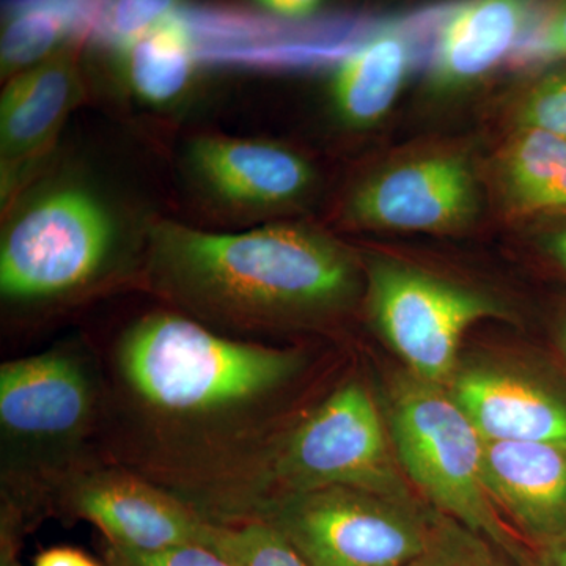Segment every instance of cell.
Instances as JSON below:
<instances>
[{
  "label": "cell",
  "instance_id": "obj_1",
  "mask_svg": "<svg viewBox=\"0 0 566 566\" xmlns=\"http://www.w3.org/2000/svg\"><path fill=\"white\" fill-rule=\"evenodd\" d=\"M303 364L296 349L233 340L169 312L133 324L117 353L123 392L156 431L155 439L169 442L175 436L170 447L181 442L188 449L185 461H192L193 449L203 452L202 444L212 449L208 472L223 449L222 463L208 480L243 460L248 423Z\"/></svg>",
  "mask_w": 566,
  "mask_h": 566
},
{
  "label": "cell",
  "instance_id": "obj_2",
  "mask_svg": "<svg viewBox=\"0 0 566 566\" xmlns=\"http://www.w3.org/2000/svg\"><path fill=\"white\" fill-rule=\"evenodd\" d=\"M148 274L174 304L244 331L333 314L357 289L348 251L293 223L243 233L155 223L148 234Z\"/></svg>",
  "mask_w": 566,
  "mask_h": 566
},
{
  "label": "cell",
  "instance_id": "obj_3",
  "mask_svg": "<svg viewBox=\"0 0 566 566\" xmlns=\"http://www.w3.org/2000/svg\"><path fill=\"white\" fill-rule=\"evenodd\" d=\"M381 416L363 386L335 390L262 458L199 486L188 502L210 523L251 520L286 495L353 488L411 505Z\"/></svg>",
  "mask_w": 566,
  "mask_h": 566
},
{
  "label": "cell",
  "instance_id": "obj_4",
  "mask_svg": "<svg viewBox=\"0 0 566 566\" xmlns=\"http://www.w3.org/2000/svg\"><path fill=\"white\" fill-rule=\"evenodd\" d=\"M390 441L401 471L450 520L532 566V547L502 515L483 476V439L446 387L409 374L387 387Z\"/></svg>",
  "mask_w": 566,
  "mask_h": 566
},
{
  "label": "cell",
  "instance_id": "obj_5",
  "mask_svg": "<svg viewBox=\"0 0 566 566\" xmlns=\"http://www.w3.org/2000/svg\"><path fill=\"white\" fill-rule=\"evenodd\" d=\"M114 245V219L95 193L80 186L50 189L22 208L3 233V300L46 303L82 292L103 273Z\"/></svg>",
  "mask_w": 566,
  "mask_h": 566
},
{
  "label": "cell",
  "instance_id": "obj_6",
  "mask_svg": "<svg viewBox=\"0 0 566 566\" xmlns=\"http://www.w3.org/2000/svg\"><path fill=\"white\" fill-rule=\"evenodd\" d=\"M367 304L376 329L409 374L446 389L455 379L465 331L480 319L506 316L490 294L389 256L368 263Z\"/></svg>",
  "mask_w": 566,
  "mask_h": 566
},
{
  "label": "cell",
  "instance_id": "obj_7",
  "mask_svg": "<svg viewBox=\"0 0 566 566\" xmlns=\"http://www.w3.org/2000/svg\"><path fill=\"white\" fill-rule=\"evenodd\" d=\"M271 524L311 566H406L423 553L433 516L353 488L286 495L249 521Z\"/></svg>",
  "mask_w": 566,
  "mask_h": 566
},
{
  "label": "cell",
  "instance_id": "obj_8",
  "mask_svg": "<svg viewBox=\"0 0 566 566\" xmlns=\"http://www.w3.org/2000/svg\"><path fill=\"white\" fill-rule=\"evenodd\" d=\"M98 411L95 378L69 353L39 354L0 368V428L7 446L63 455L95 427Z\"/></svg>",
  "mask_w": 566,
  "mask_h": 566
},
{
  "label": "cell",
  "instance_id": "obj_9",
  "mask_svg": "<svg viewBox=\"0 0 566 566\" xmlns=\"http://www.w3.org/2000/svg\"><path fill=\"white\" fill-rule=\"evenodd\" d=\"M480 211L474 170L461 155L431 153L385 167L349 196L357 227L394 232L455 233Z\"/></svg>",
  "mask_w": 566,
  "mask_h": 566
},
{
  "label": "cell",
  "instance_id": "obj_10",
  "mask_svg": "<svg viewBox=\"0 0 566 566\" xmlns=\"http://www.w3.org/2000/svg\"><path fill=\"white\" fill-rule=\"evenodd\" d=\"M70 510L102 528L111 545L137 553L203 545L208 521L188 502L122 469L66 479Z\"/></svg>",
  "mask_w": 566,
  "mask_h": 566
},
{
  "label": "cell",
  "instance_id": "obj_11",
  "mask_svg": "<svg viewBox=\"0 0 566 566\" xmlns=\"http://www.w3.org/2000/svg\"><path fill=\"white\" fill-rule=\"evenodd\" d=\"M188 159L200 188L237 210H281L307 196L315 181L303 156L271 142L199 137Z\"/></svg>",
  "mask_w": 566,
  "mask_h": 566
},
{
  "label": "cell",
  "instance_id": "obj_12",
  "mask_svg": "<svg viewBox=\"0 0 566 566\" xmlns=\"http://www.w3.org/2000/svg\"><path fill=\"white\" fill-rule=\"evenodd\" d=\"M485 441L566 444V387L513 368H458L449 387Z\"/></svg>",
  "mask_w": 566,
  "mask_h": 566
},
{
  "label": "cell",
  "instance_id": "obj_13",
  "mask_svg": "<svg viewBox=\"0 0 566 566\" xmlns=\"http://www.w3.org/2000/svg\"><path fill=\"white\" fill-rule=\"evenodd\" d=\"M494 504L528 545L566 534V444L483 439Z\"/></svg>",
  "mask_w": 566,
  "mask_h": 566
},
{
  "label": "cell",
  "instance_id": "obj_14",
  "mask_svg": "<svg viewBox=\"0 0 566 566\" xmlns=\"http://www.w3.org/2000/svg\"><path fill=\"white\" fill-rule=\"evenodd\" d=\"M535 24V9L528 3L480 0L458 7L439 35L431 88L453 93L483 80L520 50Z\"/></svg>",
  "mask_w": 566,
  "mask_h": 566
},
{
  "label": "cell",
  "instance_id": "obj_15",
  "mask_svg": "<svg viewBox=\"0 0 566 566\" xmlns=\"http://www.w3.org/2000/svg\"><path fill=\"white\" fill-rule=\"evenodd\" d=\"M80 95V71L69 52L17 74L0 104L3 159L21 161L43 150Z\"/></svg>",
  "mask_w": 566,
  "mask_h": 566
},
{
  "label": "cell",
  "instance_id": "obj_16",
  "mask_svg": "<svg viewBox=\"0 0 566 566\" xmlns=\"http://www.w3.org/2000/svg\"><path fill=\"white\" fill-rule=\"evenodd\" d=\"M495 189L512 218L566 214V140L517 128L495 166Z\"/></svg>",
  "mask_w": 566,
  "mask_h": 566
},
{
  "label": "cell",
  "instance_id": "obj_17",
  "mask_svg": "<svg viewBox=\"0 0 566 566\" xmlns=\"http://www.w3.org/2000/svg\"><path fill=\"white\" fill-rule=\"evenodd\" d=\"M411 61V46L397 32L376 36L346 59L333 82L338 117L353 128H370L381 122L403 88Z\"/></svg>",
  "mask_w": 566,
  "mask_h": 566
},
{
  "label": "cell",
  "instance_id": "obj_18",
  "mask_svg": "<svg viewBox=\"0 0 566 566\" xmlns=\"http://www.w3.org/2000/svg\"><path fill=\"white\" fill-rule=\"evenodd\" d=\"M192 70L191 41L180 22L166 18L128 41L126 71L145 102H174L188 87Z\"/></svg>",
  "mask_w": 566,
  "mask_h": 566
},
{
  "label": "cell",
  "instance_id": "obj_19",
  "mask_svg": "<svg viewBox=\"0 0 566 566\" xmlns=\"http://www.w3.org/2000/svg\"><path fill=\"white\" fill-rule=\"evenodd\" d=\"M203 546L233 566H311L277 528L264 521L234 524L208 521Z\"/></svg>",
  "mask_w": 566,
  "mask_h": 566
},
{
  "label": "cell",
  "instance_id": "obj_20",
  "mask_svg": "<svg viewBox=\"0 0 566 566\" xmlns=\"http://www.w3.org/2000/svg\"><path fill=\"white\" fill-rule=\"evenodd\" d=\"M70 17L61 7H29L10 20L2 35V70L36 66L54 54V48L69 33Z\"/></svg>",
  "mask_w": 566,
  "mask_h": 566
},
{
  "label": "cell",
  "instance_id": "obj_21",
  "mask_svg": "<svg viewBox=\"0 0 566 566\" xmlns=\"http://www.w3.org/2000/svg\"><path fill=\"white\" fill-rule=\"evenodd\" d=\"M406 566H520L482 536L447 517L431 521L423 553Z\"/></svg>",
  "mask_w": 566,
  "mask_h": 566
},
{
  "label": "cell",
  "instance_id": "obj_22",
  "mask_svg": "<svg viewBox=\"0 0 566 566\" xmlns=\"http://www.w3.org/2000/svg\"><path fill=\"white\" fill-rule=\"evenodd\" d=\"M516 123L517 128L538 129L566 140V66L543 74L528 88Z\"/></svg>",
  "mask_w": 566,
  "mask_h": 566
},
{
  "label": "cell",
  "instance_id": "obj_23",
  "mask_svg": "<svg viewBox=\"0 0 566 566\" xmlns=\"http://www.w3.org/2000/svg\"><path fill=\"white\" fill-rule=\"evenodd\" d=\"M523 63H557L566 61V2L553 7L539 18L527 39L516 51Z\"/></svg>",
  "mask_w": 566,
  "mask_h": 566
},
{
  "label": "cell",
  "instance_id": "obj_24",
  "mask_svg": "<svg viewBox=\"0 0 566 566\" xmlns=\"http://www.w3.org/2000/svg\"><path fill=\"white\" fill-rule=\"evenodd\" d=\"M107 560L109 566H233L203 545L174 547L161 553H137L109 543Z\"/></svg>",
  "mask_w": 566,
  "mask_h": 566
},
{
  "label": "cell",
  "instance_id": "obj_25",
  "mask_svg": "<svg viewBox=\"0 0 566 566\" xmlns=\"http://www.w3.org/2000/svg\"><path fill=\"white\" fill-rule=\"evenodd\" d=\"M167 13L169 3L123 2L107 9L104 22L114 35L132 41L159 21L166 20Z\"/></svg>",
  "mask_w": 566,
  "mask_h": 566
},
{
  "label": "cell",
  "instance_id": "obj_26",
  "mask_svg": "<svg viewBox=\"0 0 566 566\" xmlns=\"http://www.w3.org/2000/svg\"><path fill=\"white\" fill-rule=\"evenodd\" d=\"M543 219H549V221L539 229V249L566 274V214Z\"/></svg>",
  "mask_w": 566,
  "mask_h": 566
},
{
  "label": "cell",
  "instance_id": "obj_27",
  "mask_svg": "<svg viewBox=\"0 0 566 566\" xmlns=\"http://www.w3.org/2000/svg\"><path fill=\"white\" fill-rule=\"evenodd\" d=\"M532 566H566V534L532 545Z\"/></svg>",
  "mask_w": 566,
  "mask_h": 566
},
{
  "label": "cell",
  "instance_id": "obj_28",
  "mask_svg": "<svg viewBox=\"0 0 566 566\" xmlns=\"http://www.w3.org/2000/svg\"><path fill=\"white\" fill-rule=\"evenodd\" d=\"M33 566H102L73 547H52L36 557Z\"/></svg>",
  "mask_w": 566,
  "mask_h": 566
},
{
  "label": "cell",
  "instance_id": "obj_29",
  "mask_svg": "<svg viewBox=\"0 0 566 566\" xmlns=\"http://www.w3.org/2000/svg\"><path fill=\"white\" fill-rule=\"evenodd\" d=\"M263 6L271 13L282 18H292V20L312 17L319 9V3L312 2V0H271V2H264Z\"/></svg>",
  "mask_w": 566,
  "mask_h": 566
},
{
  "label": "cell",
  "instance_id": "obj_30",
  "mask_svg": "<svg viewBox=\"0 0 566 566\" xmlns=\"http://www.w3.org/2000/svg\"><path fill=\"white\" fill-rule=\"evenodd\" d=\"M17 543L13 539V531L6 524L2 526V551H0V566H22L18 560Z\"/></svg>",
  "mask_w": 566,
  "mask_h": 566
},
{
  "label": "cell",
  "instance_id": "obj_31",
  "mask_svg": "<svg viewBox=\"0 0 566 566\" xmlns=\"http://www.w3.org/2000/svg\"><path fill=\"white\" fill-rule=\"evenodd\" d=\"M556 335L558 348H560V353L564 354L566 360V305L558 315Z\"/></svg>",
  "mask_w": 566,
  "mask_h": 566
}]
</instances>
